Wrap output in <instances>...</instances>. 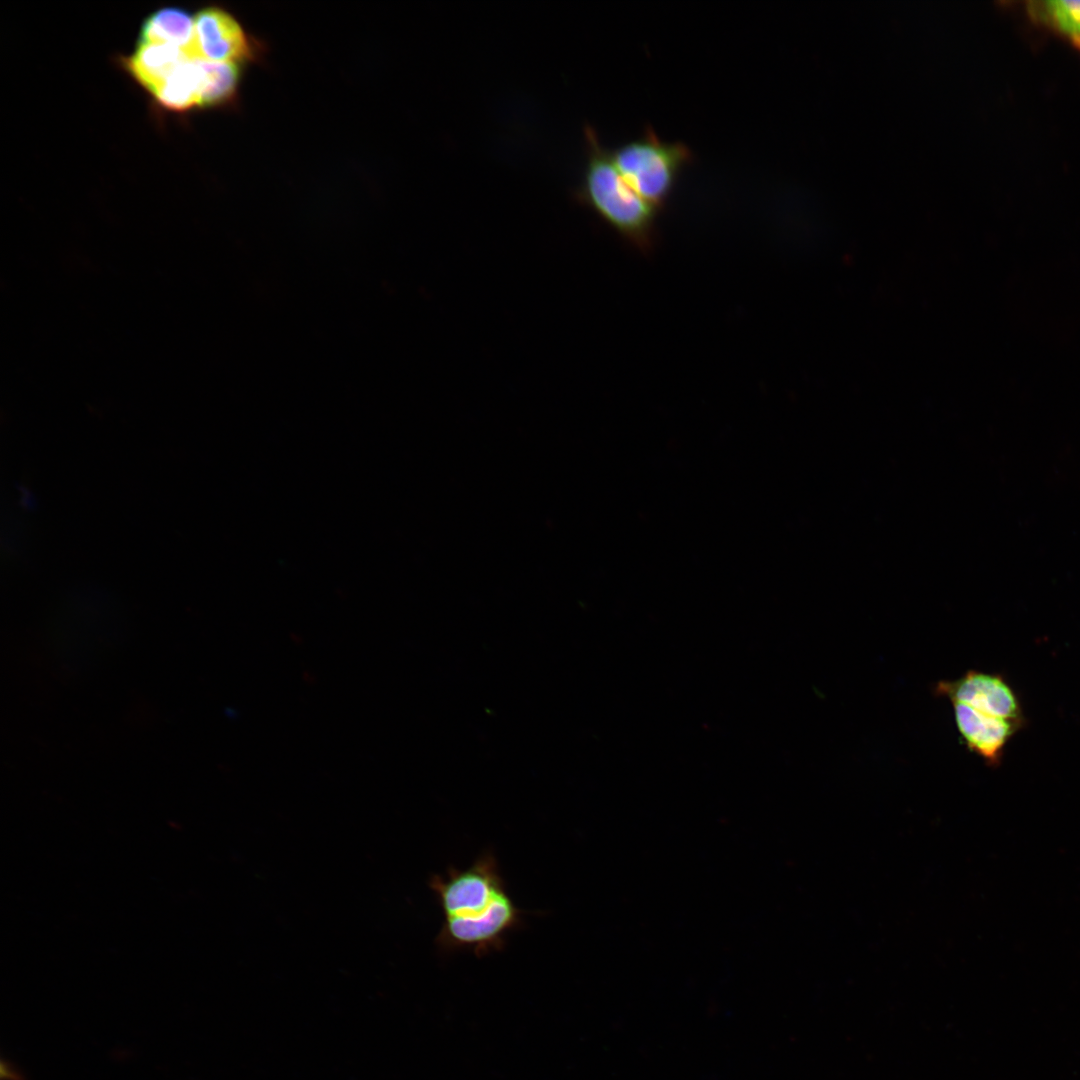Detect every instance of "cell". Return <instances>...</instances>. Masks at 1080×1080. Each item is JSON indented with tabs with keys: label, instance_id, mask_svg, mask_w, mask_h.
<instances>
[{
	"label": "cell",
	"instance_id": "5",
	"mask_svg": "<svg viewBox=\"0 0 1080 1080\" xmlns=\"http://www.w3.org/2000/svg\"><path fill=\"white\" fill-rule=\"evenodd\" d=\"M248 37L236 19L223 8L207 6L194 14V56L214 62L248 58Z\"/></svg>",
	"mask_w": 1080,
	"mask_h": 1080
},
{
	"label": "cell",
	"instance_id": "6",
	"mask_svg": "<svg viewBox=\"0 0 1080 1080\" xmlns=\"http://www.w3.org/2000/svg\"><path fill=\"white\" fill-rule=\"evenodd\" d=\"M951 704L961 742L987 765L998 767L1006 745L1026 723L982 713L964 703Z\"/></svg>",
	"mask_w": 1080,
	"mask_h": 1080
},
{
	"label": "cell",
	"instance_id": "3",
	"mask_svg": "<svg viewBox=\"0 0 1080 1080\" xmlns=\"http://www.w3.org/2000/svg\"><path fill=\"white\" fill-rule=\"evenodd\" d=\"M610 153L625 182L656 209L664 207L682 172L694 160L686 144L663 141L650 126Z\"/></svg>",
	"mask_w": 1080,
	"mask_h": 1080
},
{
	"label": "cell",
	"instance_id": "2",
	"mask_svg": "<svg viewBox=\"0 0 1080 1080\" xmlns=\"http://www.w3.org/2000/svg\"><path fill=\"white\" fill-rule=\"evenodd\" d=\"M585 164L574 198L638 248L653 245L657 210L623 179L596 131L584 128Z\"/></svg>",
	"mask_w": 1080,
	"mask_h": 1080
},
{
	"label": "cell",
	"instance_id": "4",
	"mask_svg": "<svg viewBox=\"0 0 1080 1080\" xmlns=\"http://www.w3.org/2000/svg\"><path fill=\"white\" fill-rule=\"evenodd\" d=\"M935 693L982 713L1026 723L1016 692L1000 674L969 670L956 680L938 682Z\"/></svg>",
	"mask_w": 1080,
	"mask_h": 1080
},
{
	"label": "cell",
	"instance_id": "7",
	"mask_svg": "<svg viewBox=\"0 0 1080 1080\" xmlns=\"http://www.w3.org/2000/svg\"><path fill=\"white\" fill-rule=\"evenodd\" d=\"M191 56L175 46L157 43H136L132 53L120 55L116 63L127 75L150 94L177 67Z\"/></svg>",
	"mask_w": 1080,
	"mask_h": 1080
},
{
	"label": "cell",
	"instance_id": "11",
	"mask_svg": "<svg viewBox=\"0 0 1080 1080\" xmlns=\"http://www.w3.org/2000/svg\"><path fill=\"white\" fill-rule=\"evenodd\" d=\"M1041 5L1048 21L1080 46V1L1053 0Z\"/></svg>",
	"mask_w": 1080,
	"mask_h": 1080
},
{
	"label": "cell",
	"instance_id": "10",
	"mask_svg": "<svg viewBox=\"0 0 1080 1080\" xmlns=\"http://www.w3.org/2000/svg\"><path fill=\"white\" fill-rule=\"evenodd\" d=\"M199 108L229 104L237 91L240 71L236 63L214 62L196 57Z\"/></svg>",
	"mask_w": 1080,
	"mask_h": 1080
},
{
	"label": "cell",
	"instance_id": "8",
	"mask_svg": "<svg viewBox=\"0 0 1080 1080\" xmlns=\"http://www.w3.org/2000/svg\"><path fill=\"white\" fill-rule=\"evenodd\" d=\"M137 43L167 44L195 57L194 15L178 6L158 8L144 18Z\"/></svg>",
	"mask_w": 1080,
	"mask_h": 1080
},
{
	"label": "cell",
	"instance_id": "9",
	"mask_svg": "<svg viewBox=\"0 0 1080 1080\" xmlns=\"http://www.w3.org/2000/svg\"><path fill=\"white\" fill-rule=\"evenodd\" d=\"M198 89L196 57H191L177 67L149 95L159 109L175 114H185L199 108Z\"/></svg>",
	"mask_w": 1080,
	"mask_h": 1080
},
{
	"label": "cell",
	"instance_id": "1",
	"mask_svg": "<svg viewBox=\"0 0 1080 1080\" xmlns=\"http://www.w3.org/2000/svg\"><path fill=\"white\" fill-rule=\"evenodd\" d=\"M443 915L437 944L443 951L468 950L478 957L501 951L522 925L524 911L511 898L496 857L482 853L465 869L449 867L429 882Z\"/></svg>",
	"mask_w": 1080,
	"mask_h": 1080
}]
</instances>
